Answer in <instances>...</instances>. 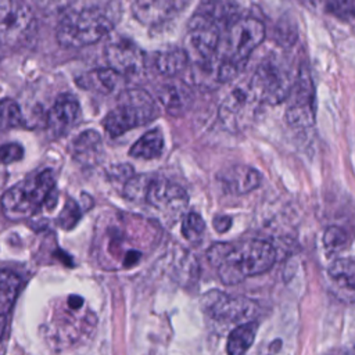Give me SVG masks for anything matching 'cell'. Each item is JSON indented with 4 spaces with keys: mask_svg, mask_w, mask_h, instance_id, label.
I'll list each match as a JSON object with an SVG mask.
<instances>
[{
    "mask_svg": "<svg viewBox=\"0 0 355 355\" xmlns=\"http://www.w3.org/2000/svg\"><path fill=\"white\" fill-rule=\"evenodd\" d=\"M105 60L119 75H135L144 67V53L129 39H116L107 44Z\"/></svg>",
    "mask_w": 355,
    "mask_h": 355,
    "instance_id": "obj_14",
    "label": "cell"
},
{
    "mask_svg": "<svg viewBox=\"0 0 355 355\" xmlns=\"http://www.w3.org/2000/svg\"><path fill=\"white\" fill-rule=\"evenodd\" d=\"M33 25L31 8L22 0H0V44L17 46Z\"/></svg>",
    "mask_w": 355,
    "mask_h": 355,
    "instance_id": "obj_13",
    "label": "cell"
},
{
    "mask_svg": "<svg viewBox=\"0 0 355 355\" xmlns=\"http://www.w3.org/2000/svg\"><path fill=\"white\" fill-rule=\"evenodd\" d=\"M80 219V211H79V205L72 200L68 198V201L65 202V207L62 208L57 222L62 229H72L78 220Z\"/></svg>",
    "mask_w": 355,
    "mask_h": 355,
    "instance_id": "obj_29",
    "label": "cell"
},
{
    "mask_svg": "<svg viewBox=\"0 0 355 355\" xmlns=\"http://www.w3.org/2000/svg\"><path fill=\"white\" fill-rule=\"evenodd\" d=\"M286 121L290 126L305 129L315 122V87L308 67L302 65L294 75L293 85L287 94Z\"/></svg>",
    "mask_w": 355,
    "mask_h": 355,
    "instance_id": "obj_11",
    "label": "cell"
},
{
    "mask_svg": "<svg viewBox=\"0 0 355 355\" xmlns=\"http://www.w3.org/2000/svg\"><path fill=\"white\" fill-rule=\"evenodd\" d=\"M164 150V136L159 129H151L144 133L129 150V155L141 159H154Z\"/></svg>",
    "mask_w": 355,
    "mask_h": 355,
    "instance_id": "obj_23",
    "label": "cell"
},
{
    "mask_svg": "<svg viewBox=\"0 0 355 355\" xmlns=\"http://www.w3.org/2000/svg\"><path fill=\"white\" fill-rule=\"evenodd\" d=\"M349 241L347 232L338 226H330L323 234V245L329 252L341 251Z\"/></svg>",
    "mask_w": 355,
    "mask_h": 355,
    "instance_id": "obj_28",
    "label": "cell"
},
{
    "mask_svg": "<svg viewBox=\"0 0 355 355\" xmlns=\"http://www.w3.org/2000/svg\"><path fill=\"white\" fill-rule=\"evenodd\" d=\"M326 11L341 18L351 19L354 15V0H323Z\"/></svg>",
    "mask_w": 355,
    "mask_h": 355,
    "instance_id": "obj_30",
    "label": "cell"
},
{
    "mask_svg": "<svg viewBox=\"0 0 355 355\" xmlns=\"http://www.w3.org/2000/svg\"><path fill=\"white\" fill-rule=\"evenodd\" d=\"M218 179L225 191L241 196L252 191L259 186L261 173L255 168L237 164L223 169L218 175Z\"/></svg>",
    "mask_w": 355,
    "mask_h": 355,
    "instance_id": "obj_18",
    "label": "cell"
},
{
    "mask_svg": "<svg viewBox=\"0 0 355 355\" xmlns=\"http://www.w3.org/2000/svg\"><path fill=\"white\" fill-rule=\"evenodd\" d=\"M265 26L255 18H243L232 24L225 37V47L218 57L233 67L236 71H241L252 51L265 39Z\"/></svg>",
    "mask_w": 355,
    "mask_h": 355,
    "instance_id": "obj_8",
    "label": "cell"
},
{
    "mask_svg": "<svg viewBox=\"0 0 355 355\" xmlns=\"http://www.w3.org/2000/svg\"><path fill=\"white\" fill-rule=\"evenodd\" d=\"M21 288V279L10 270H0V316H7Z\"/></svg>",
    "mask_w": 355,
    "mask_h": 355,
    "instance_id": "obj_24",
    "label": "cell"
},
{
    "mask_svg": "<svg viewBox=\"0 0 355 355\" xmlns=\"http://www.w3.org/2000/svg\"><path fill=\"white\" fill-rule=\"evenodd\" d=\"M6 322H7V316H0V340H1L4 329H6Z\"/></svg>",
    "mask_w": 355,
    "mask_h": 355,
    "instance_id": "obj_33",
    "label": "cell"
},
{
    "mask_svg": "<svg viewBox=\"0 0 355 355\" xmlns=\"http://www.w3.org/2000/svg\"><path fill=\"white\" fill-rule=\"evenodd\" d=\"M257 330L258 324L254 320L234 326V329L229 333L226 343L227 355H245L254 343Z\"/></svg>",
    "mask_w": 355,
    "mask_h": 355,
    "instance_id": "obj_22",
    "label": "cell"
},
{
    "mask_svg": "<svg viewBox=\"0 0 355 355\" xmlns=\"http://www.w3.org/2000/svg\"><path fill=\"white\" fill-rule=\"evenodd\" d=\"M24 157V148L18 143H8L0 146V162L11 164L19 161Z\"/></svg>",
    "mask_w": 355,
    "mask_h": 355,
    "instance_id": "obj_31",
    "label": "cell"
},
{
    "mask_svg": "<svg viewBox=\"0 0 355 355\" xmlns=\"http://www.w3.org/2000/svg\"><path fill=\"white\" fill-rule=\"evenodd\" d=\"M232 225V218L227 216V215H216L214 218V227L216 232L219 233H225L229 230Z\"/></svg>",
    "mask_w": 355,
    "mask_h": 355,
    "instance_id": "obj_32",
    "label": "cell"
},
{
    "mask_svg": "<svg viewBox=\"0 0 355 355\" xmlns=\"http://www.w3.org/2000/svg\"><path fill=\"white\" fill-rule=\"evenodd\" d=\"M114 28L111 15L101 8H83L62 17L57 26V40L69 49L85 47L101 40Z\"/></svg>",
    "mask_w": 355,
    "mask_h": 355,
    "instance_id": "obj_4",
    "label": "cell"
},
{
    "mask_svg": "<svg viewBox=\"0 0 355 355\" xmlns=\"http://www.w3.org/2000/svg\"><path fill=\"white\" fill-rule=\"evenodd\" d=\"M329 277L343 287L344 290H348L349 294L354 291V283H355V265L352 258H338L334 259L329 269H327Z\"/></svg>",
    "mask_w": 355,
    "mask_h": 355,
    "instance_id": "obj_25",
    "label": "cell"
},
{
    "mask_svg": "<svg viewBox=\"0 0 355 355\" xmlns=\"http://www.w3.org/2000/svg\"><path fill=\"white\" fill-rule=\"evenodd\" d=\"M158 230L137 215L110 212L96 225L94 251L105 269H130L155 245Z\"/></svg>",
    "mask_w": 355,
    "mask_h": 355,
    "instance_id": "obj_1",
    "label": "cell"
},
{
    "mask_svg": "<svg viewBox=\"0 0 355 355\" xmlns=\"http://www.w3.org/2000/svg\"><path fill=\"white\" fill-rule=\"evenodd\" d=\"M205 230V222L197 212H189L182 220V234L191 244H198Z\"/></svg>",
    "mask_w": 355,
    "mask_h": 355,
    "instance_id": "obj_27",
    "label": "cell"
},
{
    "mask_svg": "<svg viewBox=\"0 0 355 355\" xmlns=\"http://www.w3.org/2000/svg\"><path fill=\"white\" fill-rule=\"evenodd\" d=\"M259 104L248 78L239 80L222 97L219 118L229 130H243L255 119Z\"/></svg>",
    "mask_w": 355,
    "mask_h": 355,
    "instance_id": "obj_9",
    "label": "cell"
},
{
    "mask_svg": "<svg viewBox=\"0 0 355 355\" xmlns=\"http://www.w3.org/2000/svg\"><path fill=\"white\" fill-rule=\"evenodd\" d=\"M157 98L168 114L180 116L191 107L194 94L186 82L176 78H169L158 87Z\"/></svg>",
    "mask_w": 355,
    "mask_h": 355,
    "instance_id": "obj_17",
    "label": "cell"
},
{
    "mask_svg": "<svg viewBox=\"0 0 355 355\" xmlns=\"http://www.w3.org/2000/svg\"><path fill=\"white\" fill-rule=\"evenodd\" d=\"M143 202L148 204L165 219L175 222L186 211L189 196L180 184L164 178L150 176Z\"/></svg>",
    "mask_w": 355,
    "mask_h": 355,
    "instance_id": "obj_12",
    "label": "cell"
},
{
    "mask_svg": "<svg viewBox=\"0 0 355 355\" xmlns=\"http://www.w3.org/2000/svg\"><path fill=\"white\" fill-rule=\"evenodd\" d=\"M122 75H119L112 68H97L82 73L76 78V83L85 89L97 92L101 94L112 93L122 82Z\"/></svg>",
    "mask_w": 355,
    "mask_h": 355,
    "instance_id": "obj_20",
    "label": "cell"
},
{
    "mask_svg": "<svg viewBox=\"0 0 355 355\" xmlns=\"http://www.w3.org/2000/svg\"><path fill=\"white\" fill-rule=\"evenodd\" d=\"M73 158L87 166L97 164L103 155V140L97 130L89 129L82 132L72 143Z\"/></svg>",
    "mask_w": 355,
    "mask_h": 355,
    "instance_id": "obj_19",
    "label": "cell"
},
{
    "mask_svg": "<svg viewBox=\"0 0 355 355\" xmlns=\"http://www.w3.org/2000/svg\"><path fill=\"white\" fill-rule=\"evenodd\" d=\"M187 65L189 57L183 47L165 49L155 55V68L166 78H175L178 73L183 72Z\"/></svg>",
    "mask_w": 355,
    "mask_h": 355,
    "instance_id": "obj_21",
    "label": "cell"
},
{
    "mask_svg": "<svg viewBox=\"0 0 355 355\" xmlns=\"http://www.w3.org/2000/svg\"><path fill=\"white\" fill-rule=\"evenodd\" d=\"M54 184L55 178L53 171L44 169L11 186L0 200L4 216L10 220L32 216L50 198Z\"/></svg>",
    "mask_w": 355,
    "mask_h": 355,
    "instance_id": "obj_3",
    "label": "cell"
},
{
    "mask_svg": "<svg viewBox=\"0 0 355 355\" xmlns=\"http://www.w3.org/2000/svg\"><path fill=\"white\" fill-rule=\"evenodd\" d=\"M209 263L225 284H237L269 270L276 261L275 247L265 240L215 243L207 251Z\"/></svg>",
    "mask_w": 355,
    "mask_h": 355,
    "instance_id": "obj_2",
    "label": "cell"
},
{
    "mask_svg": "<svg viewBox=\"0 0 355 355\" xmlns=\"http://www.w3.org/2000/svg\"><path fill=\"white\" fill-rule=\"evenodd\" d=\"M190 0H133L132 14L143 25L157 26L183 11Z\"/></svg>",
    "mask_w": 355,
    "mask_h": 355,
    "instance_id": "obj_15",
    "label": "cell"
},
{
    "mask_svg": "<svg viewBox=\"0 0 355 355\" xmlns=\"http://www.w3.org/2000/svg\"><path fill=\"white\" fill-rule=\"evenodd\" d=\"M158 115L155 100L143 89L123 90L114 108L103 121L104 130L111 137H118L128 130L151 122Z\"/></svg>",
    "mask_w": 355,
    "mask_h": 355,
    "instance_id": "obj_5",
    "label": "cell"
},
{
    "mask_svg": "<svg viewBox=\"0 0 355 355\" xmlns=\"http://www.w3.org/2000/svg\"><path fill=\"white\" fill-rule=\"evenodd\" d=\"M220 25L212 17L197 12L189 22L184 37V51L194 67L214 62L218 58L220 46Z\"/></svg>",
    "mask_w": 355,
    "mask_h": 355,
    "instance_id": "obj_7",
    "label": "cell"
},
{
    "mask_svg": "<svg viewBox=\"0 0 355 355\" xmlns=\"http://www.w3.org/2000/svg\"><path fill=\"white\" fill-rule=\"evenodd\" d=\"M22 123L24 116L18 103L12 98H3L0 101V129L18 128Z\"/></svg>",
    "mask_w": 355,
    "mask_h": 355,
    "instance_id": "obj_26",
    "label": "cell"
},
{
    "mask_svg": "<svg viewBox=\"0 0 355 355\" xmlns=\"http://www.w3.org/2000/svg\"><path fill=\"white\" fill-rule=\"evenodd\" d=\"M248 80L261 103L275 105L287 98L294 75L279 55H268L257 65Z\"/></svg>",
    "mask_w": 355,
    "mask_h": 355,
    "instance_id": "obj_6",
    "label": "cell"
},
{
    "mask_svg": "<svg viewBox=\"0 0 355 355\" xmlns=\"http://www.w3.org/2000/svg\"><path fill=\"white\" fill-rule=\"evenodd\" d=\"M204 312L219 326H237L252 320L258 306L250 298L241 295H229L219 290L208 291L201 298Z\"/></svg>",
    "mask_w": 355,
    "mask_h": 355,
    "instance_id": "obj_10",
    "label": "cell"
},
{
    "mask_svg": "<svg viewBox=\"0 0 355 355\" xmlns=\"http://www.w3.org/2000/svg\"><path fill=\"white\" fill-rule=\"evenodd\" d=\"M80 107L78 100L69 94H60L47 114V129L53 137L67 135L78 122Z\"/></svg>",
    "mask_w": 355,
    "mask_h": 355,
    "instance_id": "obj_16",
    "label": "cell"
}]
</instances>
